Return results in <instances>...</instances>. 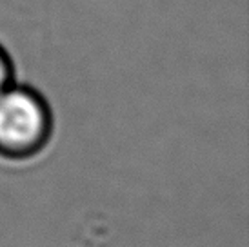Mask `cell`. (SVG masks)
<instances>
[{
    "instance_id": "1",
    "label": "cell",
    "mask_w": 249,
    "mask_h": 247,
    "mask_svg": "<svg viewBox=\"0 0 249 247\" xmlns=\"http://www.w3.org/2000/svg\"><path fill=\"white\" fill-rule=\"evenodd\" d=\"M53 111L33 88L11 84L0 93V157L29 160L49 144Z\"/></svg>"
},
{
    "instance_id": "2",
    "label": "cell",
    "mask_w": 249,
    "mask_h": 247,
    "mask_svg": "<svg viewBox=\"0 0 249 247\" xmlns=\"http://www.w3.org/2000/svg\"><path fill=\"white\" fill-rule=\"evenodd\" d=\"M15 84V64L6 49L0 46V93Z\"/></svg>"
}]
</instances>
